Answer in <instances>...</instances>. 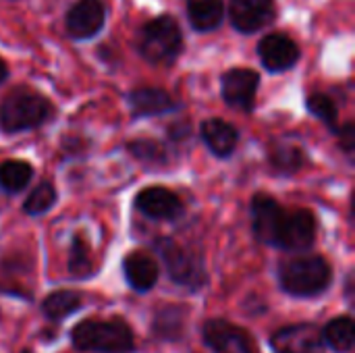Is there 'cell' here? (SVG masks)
I'll return each mask as SVG.
<instances>
[{
    "label": "cell",
    "mask_w": 355,
    "mask_h": 353,
    "mask_svg": "<svg viewBox=\"0 0 355 353\" xmlns=\"http://www.w3.org/2000/svg\"><path fill=\"white\" fill-rule=\"evenodd\" d=\"M333 281L331 264L322 256H300L279 266V283L293 298H316Z\"/></svg>",
    "instance_id": "1"
},
{
    "label": "cell",
    "mask_w": 355,
    "mask_h": 353,
    "mask_svg": "<svg viewBox=\"0 0 355 353\" xmlns=\"http://www.w3.org/2000/svg\"><path fill=\"white\" fill-rule=\"evenodd\" d=\"M71 343L79 352L131 353L135 339L123 320H83L71 333Z\"/></svg>",
    "instance_id": "2"
},
{
    "label": "cell",
    "mask_w": 355,
    "mask_h": 353,
    "mask_svg": "<svg viewBox=\"0 0 355 353\" xmlns=\"http://www.w3.org/2000/svg\"><path fill=\"white\" fill-rule=\"evenodd\" d=\"M181 29L168 15L152 19L137 33L139 54L152 64H171L181 52Z\"/></svg>",
    "instance_id": "3"
},
{
    "label": "cell",
    "mask_w": 355,
    "mask_h": 353,
    "mask_svg": "<svg viewBox=\"0 0 355 353\" xmlns=\"http://www.w3.org/2000/svg\"><path fill=\"white\" fill-rule=\"evenodd\" d=\"M50 114V104L40 94L29 89H15L0 102V129L4 133H19L40 127Z\"/></svg>",
    "instance_id": "4"
},
{
    "label": "cell",
    "mask_w": 355,
    "mask_h": 353,
    "mask_svg": "<svg viewBox=\"0 0 355 353\" xmlns=\"http://www.w3.org/2000/svg\"><path fill=\"white\" fill-rule=\"evenodd\" d=\"M154 248H156L158 256L162 258L168 277L177 285L196 291L206 283V270H204V262H202L200 254H196L187 248H181L173 239H158Z\"/></svg>",
    "instance_id": "5"
},
{
    "label": "cell",
    "mask_w": 355,
    "mask_h": 353,
    "mask_svg": "<svg viewBox=\"0 0 355 353\" xmlns=\"http://www.w3.org/2000/svg\"><path fill=\"white\" fill-rule=\"evenodd\" d=\"M316 239V221L308 210L285 212L277 231L275 246L287 252H306Z\"/></svg>",
    "instance_id": "6"
},
{
    "label": "cell",
    "mask_w": 355,
    "mask_h": 353,
    "mask_svg": "<svg viewBox=\"0 0 355 353\" xmlns=\"http://www.w3.org/2000/svg\"><path fill=\"white\" fill-rule=\"evenodd\" d=\"M202 337L214 353H258L252 337L243 329L220 318L204 322Z\"/></svg>",
    "instance_id": "7"
},
{
    "label": "cell",
    "mask_w": 355,
    "mask_h": 353,
    "mask_svg": "<svg viewBox=\"0 0 355 353\" xmlns=\"http://www.w3.org/2000/svg\"><path fill=\"white\" fill-rule=\"evenodd\" d=\"M275 353H324L322 331L314 325H291L270 337Z\"/></svg>",
    "instance_id": "8"
},
{
    "label": "cell",
    "mask_w": 355,
    "mask_h": 353,
    "mask_svg": "<svg viewBox=\"0 0 355 353\" xmlns=\"http://www.w3.org/2000/svg\"><path fill=\"white\" fill-rule=\"evenodd\" d=\"M258 54L262 64L272 71V73H281L291 69L297 58H300V48L297 44L285 35V33H268L260 40L258 44Z\"/></svg>",
    "instance_id": "9"
},
{
    "label": "cell",
    "mask_w": 355,
    "mask_h": 353,
    "mask_svg": "<svg viewBox=\"0 0 355 353\" xmlns=\"http://www.w3.org/2000/svg\"><path fill=\"white\" fill-rule=\"evenodd\" d=\"M260 77L252 69H231L223 75V98L229 106L250 110L258 92Z\"/></svg>",
    "instance_id": "10"
},
{
    "label": "cell",
    "mask_w": 355,
    "mask_h": 353,
    "mask_svg": "<svg viewBox=\"0 0 355 353\" xmlns=\"http://www.w3.org/2000/svg\"><path fill=\"white\" fill-rule=\"evenodd\" d=\"M135 206L154 221H175L183 214V202L166 187H148L137 193Z\"/></svg>",
    "instance_id": "11"
},
{
    "label": "cell",
    "mask_w": 355,
    "mask_h": 353,
    "mask_svg": "<svg viewBox=\"0 0 355 353\" xmlns=\"http://www.w3.org/2000/svg\"><path fill=\"white\" fill-rule=\"evenodd\" d=\"M231 23L241 33H254L275 17V0H231Z\"/></svg>",
    "instance_id": "12"
},
{
    "label": "cell",
    "mask_w": 355,
    "mask_h": 353,
    "mask_svg": "<svg viewBox=\"0 0 355 353\" xmlns=\"http://www.w3.org/2000/svg\"><path fill=\"white\" fill-rule=\"evenodd\" d=\"M104 27V6L100 0H77L67 12V29L75 40L94 37Z\"/></svg>",
    "instance_id": "13"
},
{
    "label": "cell",
    "mask_w": 355,
    "mask_h": 353,
    "mask_svg": "<svg viewBox=\"0 0 355 353\" xmlns=\"http://www.w3.org/2000/svg\"><path fill=\"white\" fill-rule=\"evenodd\" d=\"M283 214L285 210L279 206V202L266 193H258L252 200V225H254V235L258 237V241L266 246H275Z\"/></svg>",
    "instance_id": "14"
},
{
    "label": "cell",
    "mask_w": 355,
    "mask_h": 353,
    "mask_svg": "<svg viewBox=\"0 0 355 353\" xmlns=\"http://www.w3.org/2000/svg\"><path fill=\"white\" fill-rule=\"evenodd\" d=\"M123 273L131 289L146 293L158 283V264L146 252H131L123 260Z\"/></svg>",
    "instance_id": "15"
},
{
    "label": "cell",
    "mask_w": 355,
    "mask_h": 353,
    "mask_svg": "<svg viewBox=\"0 0 355 353\" xmlns=\"http://www.w3.org/2000/svg\"><path fill=\"white\" fill-rule=\"evenodd\" d=\"M129 104L135 117H150V114H162L177 108L175 100L158 87H139L129 94Z\"/></svg>",
    "instance_id": "16"
},
{
    "label": "cell",
    "mask_w": 355,
    "mask_h": 353,
    "mask_svg": "<svg viewBox=\"0 0 355 353\" xmlns=\"http://www.w3.org/2000/svg\"><path fill=\"white\" fill-rule=\"evenodd\" d=\"M202 139L216 156H229L239 139V133L233 125L223 119H208L202 123Z\"/></svg>",
    "instance_id": "17"
},
{
    "label": "cell",
    "mask_w": 355,
    "mask_h": 353,
    "mask_svg": "<svg viewBox=\"0 0 355 353\" xmlns=\"http://www.w3.org/2000/svg\"><path fill=\"white\" fill-rule=\"evenodd\" d=\"M187 322V310L183 306H164L152 318V335L160 341L181 339Z\"/></svg>",
    "instance_id": "18"
},
{
    "label": "cell",
    "mask_w": 355,
    "mask_h": 353,
    "mask_svg": "<svg viewBox=\"0 0 355 353\" xmlns=\"http://www.w3.org/2000/svg\"><path fill=\"white\" fill-rule=\"evenodd\" d=\"M187 15L198 31L216 29L225 17L223 0H187Z\"/></svg>",
    "instance_id": "19"
},
{
    "label": "cell",
    "mask_w": 355,
    "mask_h": 353,
    "mask_svg": "<svg viewBox=\"0 0 355 353\" xmlns=\"http://www.w3.org/2000/svg\"><path fill=\"white\" fill-rule=\"evenodd\" d=\"M322 339H324V345H329L333 352H352V350H354V320H352V316L333 318V320L324 327Z\"/></svg>",
    "instance_id": "20"
},
{
    "label": "cell",
    "mask_w": 355,
    "mask_h": 353,
    "mask_svg": "<svg viewBox=\"0 0 355 353\" xmlns=\"http://www.w3.org/2000/svg\"><path fill=\"white\" fill-rule=\"evenodd\" d=\"M79 308H81V295L77 291H69V289L52 291L42 302V312L50 320H62V318L71 316L73 312H77Z\"/></svg>",
    "instance_id": "21"
},
{
    "label": "cell",
    "mask_w": 355,
    "mask_h": 353,
    "mask_svg": "<svg viewBox=\"0 0 355 353\" xmlns=\"http://www.w3.org/2000/svg\"><path fill=\"white\" fill-rule=\"evenodd\" d=\"M33 177V169L31 164L23 162V160H6L0 164V187L4 191L17 193L21 189H25V185L31 181Z\"/></svg>",
    "instance_id": "22"
},
{
    "label": "cell",
    "mask_w": 355,
    "mask_h": 353,
    "mask_svg": "<svg viewBox=\"0 0 355 353\" xmlns=\"http://www.w3.org/2000/svg\"><path fill=\"white\" fill-rule=\"evenodd\" d=\"M270 164L275 169V173L281 175H291L295 171L302 169L304 164V152L297 146L291 144H283V146H275L270 152Z\"/></svg>",
    "instance_id": "23"
},
{
    "label": "cell",
    "mask_w": 355,
    "mask_h": 353,
    "mask_svg": "<svg viewBox=\"0 0 355 353\" xmlns=\"http://www.w3.org/2000/svg\"><path fill=\"white\" fill-rule=\"evenodd\" d=\"M69 273L73 279H89L94 275V264L89 258V250L81 237L73 239L71 254H69Z\"/></svg>",
    "instance_id": "24"
},
{
    "label": "cell",
    "mask_w": 355,
    "mask_h": 353,
    "mask_svg": "<svg viewBox=\"0 0 355 353\" xmlns=\"http://www.w3.org/2000/svg\"><path fill=\"white\" fill-rule=\"evenodd\" d=\"M54 202H56V191H54V187L46 181V183H40V185L29 193V198L25 200L23 210H25L27 214H31V216H37V214L48 212V210L54 206Z\"/></svg>",
    "instance_id": "25"
},
{
    "label": "cell",
    "mask_w": 355,
    "mask_h": 353,
    "mask_svg": "<svg viewBox=\"0 0 355 353\" xmlns=\"http://www.w3.org/2000/svg\"><path fill=\"white\" fill-rule=\"evenodd\" d=\"M306 104H308V110H310L314 117H318V119L324 121L327 125L335 127V123H337V108H335V104H333L331 98H327V96H322V94H312V96L308 98Z\"/></svg>",
    "instance_id": "26"
},
{
    "label": "cell",
    "mask_w": 355,
    "mask_h": 353,
    "mask_svg": "<svg viewBox=\"0 0 355 353\" xmlns=\"http://www.w3.org/2000/svg\"><path fill=\"white\" fill-rule=\"evenodd\" d=\"M129 152L137 160L148 162V164H160V162H164V150L156 141H148V139L133 141V144H129Z\"/></svg>",
    "instance_id": "27"
},
{
    "label": "cell",
    "mask_w": 355,
    "mask_h": 353,
    "mask_svg": "<svg viewBox=\"0 0 355 353\" xmlns=\"http://www.w3.org/2000/svg\"><path fill=\"white\" fill-rule=\"evenodd\" d=\"M339 144L347 154H352L355 150V129L352 123H347L343 129H339Z\"/></svg>",
    "instance_id": "28"
},
{
    "label": "cell",
    "mask_w": 355,
    "mask_h": 353,
    "mask_svg": "<svg viewBox=\"0 0 355 353\" xmlns=\"http://www.w3.org/2000/svg\"><path fill=\"white\" fill-rule=\"evenodd\" d=\"M352 283H354V277L349 275V277H347V285H345V295H347V300H352V295H354V287H352Z\"/></svg>",
    "instance_id": "29"
},
{
    "label": "cell",
    "mask_w": 355,
    "mask_h": 353,
    "mask_svg": "<svg viewBox=\"0 0 355 353\" xmlns=\"http://www.w3.org/2000/svg\"><path fill=\"white\" fill-rule=\"evenodd\" d=\"M6 75H8V69H6V64H4V60L0 58V83L6 79Z\"/></svg>",
    "instance_id": "30"
}]
</instances>
